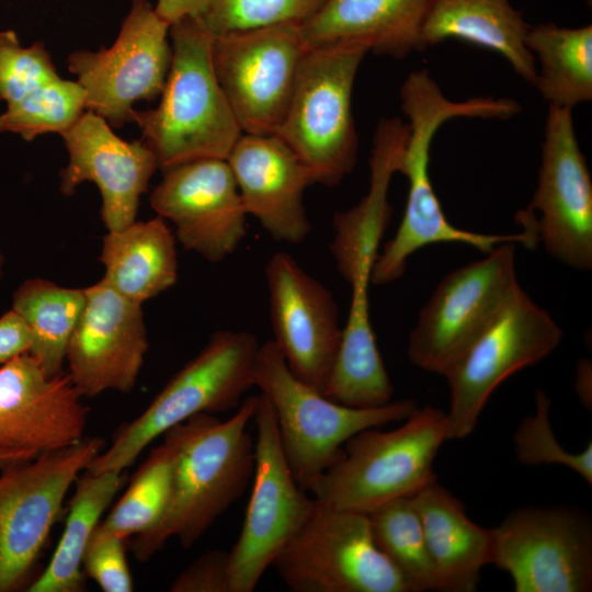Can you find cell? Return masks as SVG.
Instances as JSON below:
<instances>
[{
	"instance_id": "obj_1",
	"label": "cell",
	"mask_w": 592,
	"mask_h": 592,
	"mask_svg": "<svg viewBox=\"0 0 592 592\" xmlns=\"http://www.w3.org/2000/svg\"><path fill=\"white\" fill-rule=\"evenodd\" d=\"M400 100L409 121V135L399 170L408 179V196L395 236L377 254L371 283L384 285L399 280L409 257L430 244L462 243L483 253L503 243L534 248L532 239L524 231L490 235L451 224L434 192L429 172L431 144L445 122L456 117L509 119L521 111L520 104L512 99L490 96L452 101L426 70L408 75L400 89Z\"/></svg>"
},
{
	"instance_id": "obj_25",
	"label": "cell",
	"mask_w": 592,
	"mask_h": 592,
	"mask_svg": "<svg viewBox=\"0 0 592 592\" xmlns=\"http://www.w3.org/2000/svg\"><path fill=\"white\" fill-rule=\"evenodd\" d=\"M411 498L420 515L443 591H475L481 569L492 563V528L473 522L463 502L437 479Z\"/></svg>"
},
{
	"instance_id": "obj_33",
	"label": "cell",
	"mask_w": 592,
	"mask_h": 592,
	"mask_svg": "<svg viewBox=\"0 0 592 592\" xmlns=\"http://www.w3.org/2000/svg\"><path fill=\"white\" fill-rule=\"evenodd\" d=\"M367 515L377 547L400 573L409 592L443 591L412 498L395 499Z\"/></svg>"
},
{
	"instance_id": "obj_43",
	"label": "cell",
	"mask_w": 592,
	"mask_h": 592,
	"mask_svg": "<svg viewBox=\"0 0 592 592\" xmlns=\"http://www.w3.org/2000/svg\"><path fill=\"white\" fill-rule=\"evenodd\" d=\"M36 455L38 454L34 452L0 449V470L8 466L30 460Z\"/></svg>"
},
{
	"instance_id": "obj_18",
	"label": "cell",
	"mask_w": 592,
	"mask_h": 592,
	"mask_svg": "<svg viewBox=\"0 0 592 592\" xmlns=\"http://www.w3.org/2000/svg\"><path fill=\"white\" fill-rule=\"evenodd\" d=\"M150 205L175 227L184 249L217 263L246 236L247 213L225 159H200L164 170Z\"/></svg>"
},
{
	"instance_id": "obj_35",
	"label": "cell",
	"mask_w": 592,
	"mask_h": 592,
	"mask_svg": "<svg viewBox=\"0 0 592 592\" xmlns=\"http://www.w3.org/2000/svg\"><path fill=\"white\" fill-rule=\"evenodd\" d=\"M327 0H206L200 19L213 35L277 24H301Z\"/></svg>"
},
{
	"instance_id": "obj_4",
	"label": "cell",
	"mask_w": 592,
	"mask_h": 592,
	"mask_svg": "<svg viewBox=\"0 0 592 592\" xmlns=\"http://www.w3.org/2000/svg\"><path fill=\"white\" fill-rule=\"evenodd\" d=\"M446 434L445 411L417 408L392 431L369 428L349 439L340 459L308 490L328 506L368 514L436 480L433 462Z\"/></svg>"
},
{
	"instance_id": "obj_13",
	"label": "cell",
	"mask_w": 592,
	"mask_h": 592,
	"mask_svg": "<svg viewBox=\"0 0 592 592\" xmlns=\"http://www.w3.org/2000/svg\"><path fill=\"white\" fill-rule=\"evenodd\" d=\"M517 285L513 243L452 271L420 311L409 337L410 361L444 376Z\"/></svg>"
},
{
	"instance_id": "obj_34",
	"label": "cell",
	"mask_w": 592,
	"mask_h": 592,
	"mask_svg": "<svg viewBox=\"0 0 592 592\" xmlns=\"http://www.w3.org/2000/svg\"><path fill=\"white\" fill-rule=\"evenodd\" d=\"M86 99L78 81L58 76L7 105L0 115V132L18 134L27 141L46 133L62 135L87 110Z\"/></svg>"
},
{
	"instance_id": "obj_42",
	"label": "cell",
	"mask_w": 592,
	"mask_h": 592,
	"mask_svg": "<svg viewBox=\"0 0 592 592\" xmlns=\"http://www.w3.org/2000/svg\"><path fill=\"white\" fill-rule=\"evenodd\" d=\"M576 390L583 406L591 410L592 407V366L587 358H581L577 365Z\"/></svg>"
},
{
	"instance_id": "obj_20",
	"label": "cell",
	"mask_w": 592,
	"mask_h": 592,
	"mask_svg": "<svg viewBox=\"0 0 592 592\" xmlns=\"http://www.w3.org/2000/svg\"><path fill=\"white\" fill-rule=\"evenodd\" d=\"M88 413L68 373L48 376L29 353L0 367V449L39 454L78 443Z\"/></svg>"
},
{
	"instance_id": "obj_29",
	"label": "cell",
	"mask_w": 592,
	"mask_h": 592,
	"mask_svg": "<svg viewBox=\"0 0 592 592\" xmlns=\"http://www.w3.org/2000/svg\"><path fill=\"white\" fill-rule=\"evenodd\" d=\"M125 480L123 471L90 473L77 479L66 526L46 569L29 592L84 590L82 558L91 535Z\"/></svg>"
},
{
	"instance_id": "obj_17",
	"label": "cell",
	"mask_w": 592,
	"mask_h": 592,
	"mask_svg": "<svg viewBox=\"0 0 592 592\" xmlns=\"http://www.w3.org/2000/svg\"><path fill=\"white\" fill-rule=\"evenodd\" d=\"M274 343L295 377L323 394L341 344L332 293L286 252L265 266Z\"/></svg>"
},
{
	"instance_id": "obj_7",
	"label": "cell",
	"mask_w": 592,
	"mask_h": 592,
	"mask_svg": "<svg viewBox=\"0 0 592 592\" xmlns=\"http://www.w3.org/2000/svg\"><path fill=\"white\" fill-rule=\"evenodd\" d=\"M369 48L339 43L306 50L285 115L274 135L308 166L317 183L333 186L357 161L352 92Z\"/></svg>"
},
{
	"instance_id": "obj_32",
	"label": "cell",
	"mask_w": 592,
	"mask_h": 592,
	"mask_svg": "<svg viewBox=\"0 0 592 592\" xmlns=\"http://www.w3.org/2000/svg\"><path fill=\"white\" fill-rule=\"evenodd\" d=\"M189 430L187 420L171 428L151 449L127 490L100 524L123 538L150 528L162 515L170 496L178 453Z\"/></svg>"
},
{
	"instance_id": "obj_30",
	"label": "cell",
	"mask_w": 592,
	"mask_h": 592,
	"mask_svg": "<svg viewBox=\"0 0 592 592\" xmlns=\"http://www.w3.org/2000/svg\"><path fill=\"white\" fill-rule=\"evenodd\" d=\"M525 44L538 61L534 87L549 105L572 110L592 100V26H531Z\"/></svg>"
},
{
	"instance_id": "obj_26",
	"label": "cell",
	"mask_w": 592,
	"mask_h": 592,
	"mask_svg": "<svg viewBox=\"0 0 592 592\" xmlns=\"http://www.w3.org/2000/svg\"><path fill=\"white\" fill-rule=\"evenodd\" d=\"M530 27L510 0H432L421 44L425 49L454 38L493 50L534 86L536 60L525 44Z\"/></svg>"
},
{
	"instance_id": "obj_41",
	"label": "cell",
	"mask_w": 592,
	"mask_h": 592,
	"mask_svg": "<svg viewBox=\"0 0 592 592\" xmlns=\"http://www.w3.org/2000/svg\"><path fill=\"white\" fill-rule=\"evenodd\" d=\"M206 0H158L155 10L170 25L183 18L200 19Z\"/></svg>"
},
{
	"instance_id": "obj_21",
	"label": "cell",
	"mask_w": 592,
	"mask_h": 592,
	"mask_svg": "<svg viewBox=\"0 0 592 592\" xmlns=\"http://www.w3.org/2000/svg\"><path fill=\"white\" fill-rule=\"evenodd\" d=\"M69 152L68 166L60 172V191L73 194L86 181L96 184L101 218L109 231L135 221L140 195L146 192L157 159L144 140L119 138L100 115L87 111L61 135Z\"/></svg>"
},
{
	"instance_id": "obj_39",
	"label": "cell",
	"mask_w": 592,
	"mask_h": 592,
	"mask_svg": "<svg viewBox=\"0 0 592 592\" xmlns=\"http://www.w3.org/2000/svg\"><path fill=\"white\" fill-rule=\"evenodd\" d=\"M172 592H230L229 551L212 549L191 562L171 583Z\"/></svg>"
},
{
	"instance_id": "obj_36",
	"label": "cell",
	"mask_w": 592,
	"mask_h": 592,
	"mask_svg": "<svg viewBox=\"0 0 592 592\" xmlns=\"http://www.w3.org/2000/svg\"><path fill=\"white\" fill-rule=\"evenodd\" d=\"M550 399L538 389L535 413L524 418L514 434L517 460L525 466L560 465L592 483V444L579 453L567 451L557 440L549 422Z\"/></svg>"
},
{
	"instance_id": "obj_23",
	"label": "cell",
	"mask_w": 592,
	"mask_h": 592,
	"mask_svg": "<svg viewBox=\"0 0 592 592\" xmlns=\"http://www.w3.org/2000/svg\"><path fill=\"white\" fill-rule=\"evenodd\" d=\"M409 126L399 117L382 118L373 138L371 178L366 195L353 207L334 215V238L330 250L337 269L350 282L357 275H372L391 207L388 190L399 172Z\"/></svg>"
},
{
	"instance_id": "obj_12",
	"label": "cell",
	"mask_w": 592,
	"mask_h": 592,
	"mask_svg": "<svg viewBox=\"0 0 592 592\" xmlns=\"http://www.w3.org/2000/svg\"><path fill=\"white\" fill-rule=\"evenodd\" d=\"M253 421V488L240 534L229 550L230 592L254 591L316 504L287 465L273 407L262 394Z\"/></svg>"
},
{
	"instance_id": "obj_40",
	"label": "cell",
	"mask_w": 592,
	"mask_h": 592,
	"mask_svg": "<svg viewBox=\"0 0 592 592\" xmlns=\"http://www.w3.org/2000/svg\"><path fill=\"white\" fill-rule=\"evenodd\" d=\"M31 341L30 328L18 312L10 309L0 317V364L27 353Z\"/></svg>"
},
{
	"instance_id": "obj_8",
	"label": "cell",
	"mask_w": 592,
	"mask_h": 592,
	"mask_svg": "<svg viewBox=\"0 0 592 592\" xmlns=\"http://www.w3.org/2000/svg\"><path fill=\"white\" fill-rule=\"evenodd\" d=\"M561 339L562 330L550 314L519 284L443 376L451 395L447 440L468 436L496 388L544 360Z\"/></svg>"
},
{
	"instance_id": "obj_37",
	"label": "cell",
	"mask_w": 592,
	"mask_h": 592,
	"mask_svg": "<svg viewBox=\"0 0 592 592\" xmlns=\"http://www.w3.org/2000/svg\"><path fill=\"white\" fill-rule=\"evenodd\" d=\"M58 77L42 42L22 46L13 30L0 32V101L13 104Z\"/></svg>"
},
{
	"instance_id": "obj_38",
	"label": "cell",
	"mask_w": 592,
	"mask_h": 592,
	"mask_svg": "<svg viewBox=\"0 0 592 592\" xmlns=\"http://www.w3.org/2000/svg\"><path fill=\"white\" fill-rule=\"evenodd\" d=\"M124 540L99 523L84 550L82 569L104 592H130L134 589Z\"/></svg>"
},
{
	"instance_id": "obj_27",
	"label": "cell",
	"mask_w": 592,
	"mask_h": 592,
	"mask_svg": "<svg viewBox=\"0 0 592 592\" xmlns=\"http://www.w3.org/2000/svg\"><path fill=\"white\" fill-rule=\"evenodd\" d=\"M103 280L127 299L143 304L178 278L175 236L160 216L109 231L102 239Z\"/></svg>"
},
{
	"instance_id": "obj_9",
	"label": "cell",
	"mask_w": 592,
	"mask_h": 592,
	"mask_svg": "<svg viewBox=\"0 0 592 592\" xmlns=\"http://www.w3.org/2000/svg\"><path fill=\"white\" fill-rule=\"evenodd\" d=\"M272 566L294 592H409L377 547L368 515L317 500Z\"/></svg>"
},
{
	"instance_id": "obj_19",
	"label": "cell",
	"mask_w": 592,
	"mask_h": 592,
	"mask_svg": "<svg viewBox=\"0 0 592 592\" xmlns=\"http://www.w3.org/2000/svg\"><path fill=\"white\" fill-rule=\"evenodd\" d=\"M86 303L68 343V374L82 397L130 391L148 350L141 305L103 278L84 288Z\"/></svg>"
},
{
	"instance_id": "obj_3",
	"label": "cell",
	"mask_w": 592,
	"mask_h": 592,
	"mask_svg": "<svg viewBox=\"0 0 592 592\" xmlns=\"http://www.w3.org/2000/svg\"><path fill=\"white\" fill-rule=\"evenodd\" d=\"M170 35L160 103L134 111L133 122L163 171L200 159L227 160L243 133L214 72V36L194 18L171 24Z\"/></svg>"
},
{
	"instance_id": "obj_6",
	"label": "cell",
	"mask_w": 592,
	"mask_h": 592,
	"mask_svg": "<svg viewBox=\"0 0 592 592\" xmlns=\"http://www.w3.org/2000/svg\"><path fill=\"white\" fill-rule=\"evenodd\" d=\"M254 387L271 402L285 459L306 490L340 459L343 445L353 435L405 421L418 408L412 399L376 408L338 403L295 377L273 340L259 346Z\"/></svg>"
},
{
	"instance_id": "obj_31",
	"label": "cell",
	"mask_w": 592,
	"mask_h": 592,
	"mask_svg": "<svg viewBox=\"0 0 592 592\" xmlns=\"http://www.w3.org/2000/svg\"><path fill=\"white\" fill-rule=\"evenodd\" d=\"M86 303L84 288L30 278L14 292L12 308L31 331L32 355L48 376L64 373L69 340Z\"/></svg>"
},
{
	"instance_id": "obj_44",
	"label": "cell",
	"mask_w": 592,
	"mask_h": 592,
	"mask_svg": "<svg viewBox=\"0 0 592 592\" xmlns=\"http://www.w3.org/2000/svg\"><path fill=\"white\" fill-rule=\"evenodd\" d=\"M3 265H4V258H3V254L0 251V280H1L2 274H3Z\"/></svg>"
},
{
	"instance_id": "obj_24",
	"label": "cell",
	"mask_w": 592,
	"mask_h": 592,
	"mask_svg": "<svg viewBox=\"0 0 592 592\" xmlns=\"http://www.w3.org/2000/svg\"><path fill=\"white\" fill-rule=\"evenodd\" d=\"M432 0H327L300 24L306 48L360 43L369 52L405 58L423 50L421 30Z\"/></svg>"
},
{
	"instance_id": "obj_15",
	"label": "cell",
	"mask_w": 592,
	"mask_h": 592,
	"mask_svg": "<svg viewBox=\"0 0 592 592\" xmlns=\"http://www.w3.org/2000/svg\"><path fill=\"white\" fill-rule=\"evenodd\" d=\"M493 559L516 592L592 590V523L570 506L513 510L494 528Z\"/></svg>"
},
{
	"instance_id": "obj_10",
	"label": "cell",
	"mask_w": 592,
	"mask_h": 592,
	"mask_svg": "<svg viewBox=\"0 0 592 592\" xmlns=\"http://www.w3.org/2000/svg\"><path fill=\"white\" fill-rule=\"evenodd\" d=\"M101 437L42 452L0 470V592L22 585L79 474L104 449Z\"/></svg>"
},
{
	"instance_id": "obj_11",
	"label": "cell",
	"mask_w": 592,
	"mask_h": 592,
	"mask_svg": "<svg viewBox=\"0 0 592 592\" xmlns=\"http://www.w3.org/2000/svg\"><path fill=\"white\" fill-rule=\"evenodd\" d=\"M516 220L535 247L576 270L592 269V181L570 109L549 105L538 184Z\"/></svg>"
},
{
	"instance_id": "obj_16",
	"label": "cell",
	"mask_w": 592,
	"mask_h": 592,
	"mask_svg": "<svg viewBox=\"0 0 592 592\" xmlns=\"http://www.w3.org/2000/svg\"><path fill=\"white\" fill-rule=\"evenodd\" d=\"M169 29L147 0H134L110 48L72 53L68 67L86 91V109L122 127L133 122L134 103L160 95L171 62Z\"/></svg>"
},
{
	"instance_id": "obj_22",
	"label": "cell",
	"mask_w": 592,
	"mask_h": 592,
	"mask_svg": "<svg viewBox=\"0 0 592 592\" xmlns=\"http://www.w3.org/2000/svg\"><path fill=\"white\" fill-rule=\"evenodd\" d=\"M227 162L247 215L274 240L300 243L311 230L303 196L314 171L274 134H242Z\"/></svg>"
},
{
	"instance_id": "obj_2",
	"label": "cell",
	"mask_w": 592,
	"mask_h": 592,
	"mask_svg": "<svg viewBox=\"0 0 592 592\" xmlns=\"http://www.w3.org/2000/svg\"><path fill=\"white\" fill-rule=\"evenodd\" d=\"M258 401L259 395L244 398L225 421L209 413L187 419L167 506L156 524L133 540L139 562L148 561L172 538L184 548L193 547L243 494L254 471V442L248 425Z\"/></svg>"
},
{
	"instance_id": "obj_5",
	"label": "cell",
	"mask_w": 592,
	"mask_h": 592,
	"mask_svg": "<svg viewBox=\"0 0 592 592\" xmlns=\"http://www.w3.org/2000/svg\"><path fill=\"white\" fill-rule=\"evenodd\" d=\"M259 346L247 331L215 332L149 406L117 430L110 447H104L87 470L124 471L152 441L191 417L237 409L243 395L254 387Z\"/></svg>"
},
{
	"instance_id": "obj_28",
	"label": "cell",
	"mask_w": 592,
	"mask_h": 592,
	"mask_svg": "<svg viewBox=\"0 0 592 592\" xmlns=\"http://www.w3.org/2000/svg\"><path fill=\"white\" fill-rule=\"evenodd\" d=\"M369 283L351 284V303L341 344L323 391L327 398L352 408L389 403L394 386L379 353L369 315Z\"/></svg>"
},
{
	"instance_id": "obj_14",
	"label": "cell",
	"mask_w": 592,
	"mask_h": 592,
	"mask_svg": "<svg viewBox=\"0 0 592 592\" xmlns=\"http://www.w3.org/2000/svg\"><path fill=\"white\" fill-rule=\"evenodd\" d=\"M306 50L300 24L214 36V72L243 134L275 133Z\"/></svg>"
}]
</instances>
